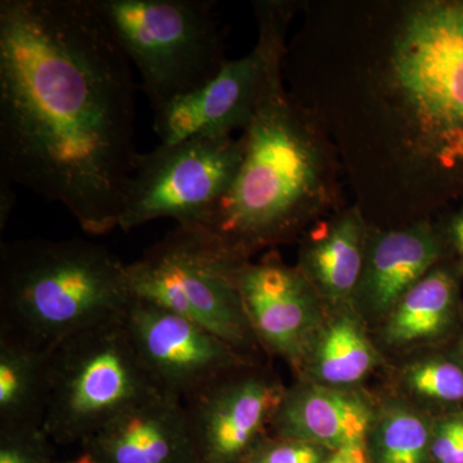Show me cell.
<instances>
[{
  "label": "cell",
  "mask_w": 463,
  "mask_h": 463,
  "mask_svg": "<svg viewBox=\"0 0 463 463\" xmlns=\"http://www.w3.org/2000/svg\"><path fill=\"white\" fill-rule=\"evenodd\" d=\"M243 263L205 225L176 224L127 272L134 300L199 323L252 358L259 343L237 286Z\"/></svg>",
  "instance_id": "5b68a950"
},
{
  "label": "cell",
  "mask_w": 463,
  "mask_h": 463,
  "mask_svg": "<svg viewBox=\"0 0 463 463\" xmlns=\"http://www.w3.org/2000/svg\"><path fill=\"white\" fill-rule=\"evenodd\" d=\"M431 426L407 405L383 408L374 416L365 444L371 463H429Z\"/></svg>",
  "instance_id": "ffe728a7"
},
{
  "label": "cell",
  "mask_w": 463,
  "mask_h": 463,
  "mask_svg": "<svg viewBox=\"0 0 463 463\" xmlns=\"http://www.w3.org/2000/svg\"><path fill=\"white\" fill-rule=\"evenodd\" d=\"M325 463H371L367 447L356 446L336 450Z\"/></svg>",
  "instance_id": "484cf974"
},
{
  "label": "cell",
  "mask_w": 463,
  "mask_h": 463,
  "mask_svg": "<svg viewBox=\"0 0 463 463\" xmlns=\"http://www.w3.org/2000/svg\"><path fill=\"white\" fill-rule=\"evenodd\" d=\"M246 463H248V462H246Z\"/></svg>",
  "instance_id": "f546056e"
},
{
  "label": "cell",
  "mask_w": 463,
  "mask_h": 463,
  "mask_svg": "<svg viewBox=\"0 0 463 463\" xmlns=\"http://www.w3.org/2000/svg\"><path fill=\"white\" fill-rule=\"evenodd\" d=\"M53 444L43 425L0 428V463H54Z\"/></svg>",
  "instance_id": "7402d4cb"
},
{
  "label": "cell",
  "mask_w": 463,
  "mask_h": 463,
  "mask_svg": "<svg viewBox=\"0 0 463 463\" xmlns=\"http://www.w3.org/2000/svg\"><path fill=\"white\" fill-rule=\"evenodd\" d=\"M448 258L434 219L394 228L371 225L354 309L388 316L411 288Z\"/></svg>",
  "instance_id": "4fadbf2b"
},
{
  "label": "cell",
  "mask_w": 463,
  "mask_h": 463,
  "mask_svg": "<svg viewBox=\"0 0 463 463\" xmlns=\"http://www.w3.org/2000/svg\"><path fill=\"white\" fill-rule=\"evenodd\" d=\"M54 349L0 331V428L44 423Z\"/></svg>",
  "instance_id": "ac0fdd59"
},
{
  "label": "cell",
  "mask_w": 463,
  "mask_h": 463,
  "mask_svg": "<svg viewBox=\"0 0 463 463\" xmlns=\"http://www.w3.org/2000/svg\"><path fill=\"white\" fill-rule=\"evenodd\" d=\"M456 356L463 364V332H462L461 339H459V341H458V345H457Z\"/></svg>",
  "instance_id": "f1b7e54d"
},
{
  "label": "cell",
  "mask_w": 463,
  "mask_h": 463,
  "mask_svg": "<svg viewBox=\"0 0 463 463\" xmlns=\"http://www.w3.org/2000/svg\"><path fill=\"white\" fill-rule=\"evenodd\" d=\"M237 286L259 346L298 371L325 323L316 289L276 252L241 265Z\"/></svg>",
  "instance_id": "7c38bea8"
},
{
  "label": "cell",
  "mask_w": 463,
  "mask_h": 463,
  "mask_svg": "<svg viewBox=\"0 0 463 463\" xmlns=\"http://www.w3.org/2000/svg\"><path fill=\"white\" fill-rule=\"evenodd\" d=\"M462 276L453 259L438 264L392 307L383 328L385 340L402 346L446 336L459 313Z\"/></svg>",
  "instance_id": "e0dca14e"
},
{
  "label": "cell",
  "mask_w": 463,
  "mask_h": 463,
  "mask_svg": "<svg viewBox=\"0 0 463 463\" xmlns=\"http://www.w3.org/2000/svg\"><path fill=\"white\" fill-rule=\"evenodd\" d=\"M334 452L306 441L265 437L248 463H325Z\"/></svg>",
  "instance_id": "603a6c76"
},
{
  "label": "cell",
  "mask_w": 463,
  "mask_h": 463,
  "mask_svg": "<svg viewBox=\"0 0 463 463\" xmlns=\"http://www.w3.org/2000/svg\"><path fill=\"white\" fill-rule=\"evenodd\" d=\"M285 386L254 362L236 368L184 402L199 463H246L267 437Z\"/></svg>",
  "instance_id": "8fae6325"
},
{
  "label": "cell",
  "mask_w": 463,
  "mask_h": 463,
  "mask_svg": "<svg viewBox=\"0 0 463 463\" xmlns=\"http://www.w3.org/2000/svg\"><path fill=\"white\" fill-rule=\"evenodd\" d=\"M137 154L130 61L93 0H2V178L99 236L118 228Z\"/></svg>",
  "instance_id": "7a4b0ae2"
},
{
  "label": "cell",
  "mask_w": 463,
  "mask_h": 463,
  "mask_svg": "<svg viewBox=\"0 0 463 463\" xmlns=\"http://www.w3.org/2000/svg\"><path fill=\"white\" fill-rule=\"evenodd\" d=\"M430 456L435 463H463V410L452 411L432 423Z\"/></svg>",
  "instance_id": "cb8c5ba5"
},
{
  "label": "cell",
  "mask_w": 463,
  "mask_h": 463,
  "mask_svg": "<svg viewBox=\"0 0 463 463\" xmlns=\"http://www.w3.org/2000/svg\"><path fill=\"white\" fill-rule=\"evenodd\" d=\"M123 323L161 394L183 403L213 381L254 362L199 323L146 301L134 300Z\"/></svg>",
  "instance_id": "30bf717a"
},
{
  "label": "cell",
  "mask_w": 463,
  "mask_h": 463,
  "mask_svg": "<svg viewBox=\"0 0 463 463\" xmlns=\"http://www.w3.org/2000/svg\"><path fill=\"white\" fill-rule=\"evenodd\" d=\"M134 298L127 264L81 239L0 248V331L44 347L123 321Z\"/></svg>",
  "instance_id": "277c9868"
},
{
  "label": "cell",
  "mask_w": 463,
  "mask_h": 463,
  "mask_svg": "<svg viewBox=\"0 0 463 463\" xmlns=\"http://www.w3.org/2000/svg\"><path fill=\"white\" fill-rule=\"evenodd\" d=\"M371 224L355 203L326 216L304 232L297 268L323 306L350 312L364 272Z\"/></svg>",
  "instance_id": "9a60e30c"
},
{
  "label": "cell",
  "mask_w": 463,
  "mask_h": 463,
  "mask_svg": "<svg viewBox=\"0 0 463 463\" xmlns=\"http://www.w3.org/2000/svg\"><path fill=\"white\" fill-rule=\"evenodd\" d=\"M283 61L270 70L242 136L230 190L205 222L234 257L300 239L345 207L339 152L321 121L285 83Z\"/></svg>",
  "instance_id": "3957f363"
},
{
  "label": "cell",
  "mask_w": 463,
  "mask_h": 463,
  "mask_svg": "<svg viewBox=\"0 0 463 463\" xmlns=\"http://www.w3.org/2000/svg\"><path fill=\"white\" fill-rule=\"evenodd\" d=\"M83 448L99 463H199L184 403L165 394L125 411Z\"/></svg>",
  "instance_id": "5bb4252c"
},
{
  "label": "cell",
  "mask_w": 463,
  "mask_h": 463,
  "mask_svg": "<svg viewBox=\"0 0 463 463\" xmlns=\"http://www.w3.org/2000/svg\"><path fill=\"white\" fill-rule=\"evenodd\" d=\"M12 185H14V183L0 176V230L2 231L8 223L9 215L16 201V194L12 191Z\"/></svg>",
  "instance_id": "4316f807"
},
{
  "label": "cell",
  "mask_w": 463,
  "mask_h": 463,
  "mask_svg": "<svg viewBox=\"0 0 463 463\" xmlns=\"http://www.w3.org/2000/svg\"><path fill=\"white\" fill-rule=\"evenodd\" d=\"M374 416L371 402L354 390L301 380L286 390L270 429L273 437L336 452L365 446Z\"/></svg>",
  "instance_id": "2e32d148"
},
{
  "label": "cell",
  "mask_w": 463,
  "mask_h": 463,
  "mask_svg": "<svg viewBox=\"0 0 463 463\" xmlns=\"http://www.w3.org/2000/svg\"><path fill=\"white\" fill-rule=\"evenodd\" d=\"M453 209L444 210L435 222L448 257L457 261L463 269V200Z\"/></svg>",
  "instance_id": "d4e9b609"
},
{
  "label": "cell",
  "mask_w": 463,
  "mask_h": 463,
  "mask_svg": "<svg viewBox=\"0 0 463 463\" xmlns=\"http://www.w3.org/2000/svg\"><path fill=\"white\" fill-rule=\"evenodd\" d=\"M405 386L417 397L443 405L463 404V364L457 356H434L408 365Z\"/></svg>",
  "instance_id": "44dd1931"
},
{
  "label": "cell",
  "mask_w": 463,
  "mask_h": 463,
  "mask_svg": "<svg viewBox=\"0 0 463 463\" xmlns=\"http://www.w3.org/2000/svg\"><path fill=\"white\" fill-rule=\"evenodd\" d=\"M350 312L322 325L298 371L303 380L331 388L349 389L379 364V353L361 323Z\"/></svg>",
  "instance_id": "d6986e66"
},
{
  "label": "cell",
  "mask_w": 463,
  "mask_h": 463,
  "mask_svg": "<svg viewBox=\"0 0 463 463\" xmlns=\"http://www.w3.org/2000/svg\"><path fill=\"white\" fill-rule=\"evenodd\" d=\"M54 463H99L96 459L93 458L90 455H88L87 452H84L83 455L79 457V458L74 459V461H67V462H54Z\"/></svg>",
  "instance_id": "83f0119b"
},
{
  "label": "cell",
  "mask_w": 463,
  "mask_h": 463,
  "mask_svg": "<svg viewBox=\"0 0 463 463\" xmlns=\"http://www.w3.org/2000/svg\"><path fill=\"white\" fill-rule=\"evenodd\" d=\"M154 111L200 90L225 63L223 36L205 0H93Z\"/></svg>",
  "instance_id": "8992f818"
},
{
  "label": "cell",
  "mask_w": 463,
  "mask_h": 463,
  "mask_svg": "<svg viewBox=\"0 0 463 463\" xmlns=\"http://www.w3.org/2000/svg\"><path fill=\"white\" fill-rule=\"evenodd\" d=\"M157 394L123 321L108 323L54 349L43 426L56 444L83 446L106 423Z\"/></svg>",
  "instance_id": "52a82bcc"
},
{
  "label": "cell",
  "mask_w": 463,
  "mask_h": 463,
  "mask_svg": "<svg viewBox=\"0 0 463 463\" xmlns=\"http://www.w3.org/2000/svg\"><path fill=\"white\" fill-rule=\"evenodd\" d=\"M304 0L252 3L258 41L245 57L230 61L209 83L155 111V132L161 145L194 137L232 136L245 130L263 93L270 70L285 60L292 21Z\"/></svg>",
  "instance_id": "9c48e42d"
},
{
  "label": "cell",
  "mask_w": 463,
  "mask_h": 463,
  "mask_svg": "<svg viewBox=\"0 0 463 463\" xmlns=\"http://www.w3.org/2000/svg\"><path fill=\"white\" fill-rule=\"evenodd\" d=\"M283 76L377 228L463 200V0H306Z\"/></svg>",
  "instance_id": "6da1fadb"
},
{
  "label": "cell",
  "mask_w": 463,
  "mask_h": 463,
  "mask_svg": "<svg viewBox=\"0 0 463 463\" xmlns=\"http://www.w3.org/2000/svg\"><path fill=\"white\" fill-rule=\"evenodd\" d=\"M241 158L242 142L232 136L194 137L137 154L118 228L129 232L165 218L205 224L230 190Z\"/></svg>",
  "instance_id": "ba28073f"
}]
</instances>
